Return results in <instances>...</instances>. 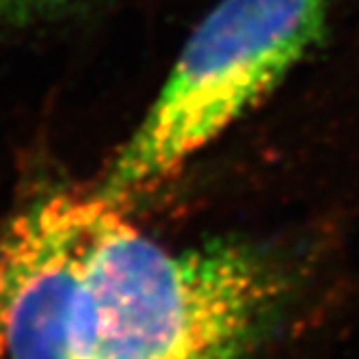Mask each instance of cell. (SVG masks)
<instances>
[{
    "instance_id": "obj_1",
    "label": "cell",
    "mask_w": 359,
    "mask_h": 359,
    "mask_svg": "<svg viewBox=\"0 0 359 359\" xmlns=\"http://www.w3.org/2000/svg\"><path fill=\"white\" fill-rule=\"evenodd\" d=\"M115 199L91 251L65 359H251L297 303V264L271 245H169Z\"/></svg>"
},
{
    "instance_id": "obj_2",
    "label": "cell",
    "mask_w": 359,
    "mask_h": 359,
    "mask_svg": "<svg viewBox=\"0 0 359 359\" xmlns=\"http://www.w3.org/2000/svg\"><path fill=\"white\" fill-rule=\"evenodd\" d=\"M336 0H217L156 95L91 177L141 201L169 187L258 109L327 33Z\"/></svg>"
},
{
    "instance_id": "obj_3",
    "label": "cell",
    "mask_w": 359,
    "mask_h": 359,
    "mask_svg": "<svg viewBox=\"0 0 359 359\" xmlns=\"http://www.w3.org/2000/svg\"><path fill=\"white\" fill-rule=\"evenodd\" d=\"M115 197L48 182L0 215V359H65L91 251Z\"/></svg>"
},
{
    "instance_id": "obj_4",
    "label": "cell",
    "mask_w": 359,
    "mask_h": 359,
    "mask_svg": "<svg viewBox=\"0 0 359 359\" xmlns=\"http://www.w3.org/2000/svg\"><path fill=\"white\" fill-rule=\"evenodd\" d=\"M141 0H0V67L69 43L104 27Z\"/></svg>"
}]
</instances>
